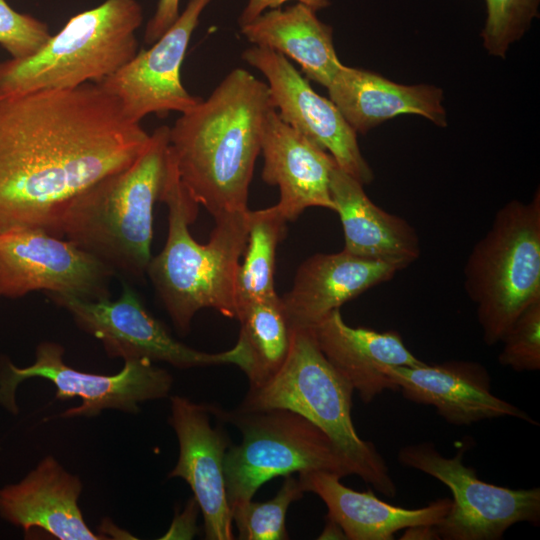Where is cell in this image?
<instances>
[{"label":"cell","mask_w":540,"mask_h":540,"mask_svg":"<svg viewBox=\"0 0 540 540\" xmlns=\"http://www.w3.org/2000/svg\"><path fill=\"white\" fill-rule=\"evenodd\" d=\"M149 138L95 83L0 98V233L60 237L68 203L132 164Z\"/></svg>","instance_id":"obj_1"},{"label":"cell","mask_w":540,"mask_h":540,"mask_svg":"<svg viewBox=\"0 0 540 540\" xmlns=\"http://www.w3.org/2000/svg\"><path fill=\"white\" fill-rule=\"evenodd\" d=\"M273 109L267 83L235 68L170 127L180 180L214 219L248 210L262 131Z\"/></svg>","instance_id":"obj_2"},{"label":"cell","mask_w":540,"mask_h":540,"mask_svg":"<svg viewBox=\"0 0 540 540\" xmlns=\"http://www.w3.org/2000/svg\"><path fill=\"white\" fill-rule=\"evenodd\" d=\"M160 201L168 208V234L146 274L175 328L187 333L204 308L236 318V275L247 242L248 210L215 219L208 243L197 242L188 227L199 205L182 184L170 147Z\"/></svg>","instance_id":"obj_3"},{"label":"cell","mask_w":540,"mask_h":540,"mask_svg":"<svg viewBox=\"0 0 540 540\" xmlns=\"http://www.w3.org/2000/svg\"><path fill=\"white\" fill-rule=\"evenodd\" d=\"M169 130L155 129L132 164L78 194L60 217L59 236L115 275L141 279L152 258L153 210L167 171Z\"/></svg>","instance_id":"obj_4"},{"label":"cell","mask_w":540,"mask_h":540,"mask_svg":"<svg viewBox=\"0 0 540 540\" xmlns=\"http://www.w3.org/2000/svg\"><path fill=\"white\" fill-rule=\"evenodd\" d=\"M351 384L319 349L311 328L292 329L286 360L261 387L249 390L240 410L286 409L320 428L344 458L351 474L394 497L397 487L373 443L358 435L352 421Z\"/></svg>","instance_id":"obj_5"},{"label":"cell","mask_w":540,"mask_h":540,"mask_svg":"<svg viewBox=\"0 0 540 540\" xmlns=\"http://www.w3.org/2000/svg\"><path fill=\"white\" fill-rule=\"evenodd\" d=\"M137 0H105L78 13L35 54L0 62V98L100 83L137 53Z\"/></svg>","instance_id":"obj_6"},{"label":"cell","mask_w":540,"mask_h":540,"mask_svg":"<svg viewBox=\"0 0 540 540\" xmlns=\"http://www.w3.org/2000/svg\"><path fill=\"white\" fill-rule=\"evenodd\" d=\"M486 345L499 343L518 316L540 300V192L512 200L494 216L464 267Z\"/></svg>","instance_id":"obj_7"},{"label":"cell","mask_w":540,"mask_h":540,"mask_svg":"<svg viewBox=\"0 0 540 540\" xmlns=\"http://www.w3.org/2000/svg\"><path fill=\"white\" fill-rule=\"evenodd\" d=\"M227 417L242 433L241 443L229 447L224 457L230 509L252 500L261 485L277 476L313 471L351 475L331 439L293 411L238 409Z\"/></svg>","instance_id":"obj_8"},{"label":"cell","mask_w":540,"mask_h":540,"mask_svg":"<svg viewBox=\"0 0 540 540\" xmlns=\"http://www.w3.org/2000/svg\"><path fill=\"white\" fill-rule=\"evenodd\" d=\"M64 352L61 344L43 341L37 345L34 362L29 366L18 367L7 358L0 360V405L16 415L19 385L31 378H43L55 386L58 400H81L79 406L64 411L60 417H95L108 409L137 413L141 403L167 397L173 384L168 371L147 359L126 360L118 373L103 375L67 365Z\"/></svg>","instance_id":"obj_9"},{"label":"cell","mask_w":540,"mask_h":540,"mask_svg":"<svg viewBox=\"0 0 540 540\" xmlns=\"http://www.w3.org/2000/svg\"><path fill=\"white\" fill-rule=\"evenodd\" d=\"M462 443L453 457L440 454L432 442L402 447L397 454L405 467L428 474L452 492L451 508L436 525L444 540H499L514 524L540 523V488L511 489L484 482L463 462Z\"/></svg>","instance_id":"obj_10"},{"label":"cell","mask_w":540,"mask_h":540,"mask_svg":"<svg viewBox=\"0 0 540 540\" xmlns=\"http://www.w3.org/2000/svg\"><path fill=\"white\" fill-rule=\"evenodd\" d=\"M47 295L71 315L78 328L98 339L110 358L147 359L178 369L220 364H234L244 372L247 369L246 349L239 339L233 348L218 353L199 351L179 342L126 282L116 300Z\"/></svg>","instance_id":"obj_11"},{"label":"cell","mask_w":540,"mask_h":540,"mask_svg":"<svg viewBox=\"0 0 540 540\" xmlns=\"http://www.w3.org/2000/svg\"><path fill=\"white\" fill-rule=\"evenodd\" d=\"M114 272L68 239L40 229L0 233V298L34 291L87 300L110 298Z\"/></svg>","instance_id":"obj_12"},{"label":"cell","mask_w":540,"mask_h":540,"mask_svg":"<svg viewBox=\"0 0 540 540\" xmlns=\"http://www.w3.org/2000/svg\"><path fill=\"white\" fill-rule=\"evenodd\" d=\"M242 58L265 76L274 109L286 124L327 151L340 169L362 185L372 182L373 171L361 154L357 133L335 104L316 93L289 59L254 45L243 51Z\"/></svg>","instance_id":"obj_13"},{"label":"cell","mask_w":540,"mask_h":540,"mask_svg":"<svg viewBox=\"0 0 540 540\" xmlns=\"http://www.w3.org/2000/svg\"><path fill=\"white\" fill-rule=\"evenodd\" d=\"M212 0H189L173 25L147 50H141L109 77L97 83L119 103L132 122L148 114L183 113L202 98L181 81V66L199 17Z\"/></svg>","instance_id":"obj_14"},{"label":"cell","mask_w":540,"mask_h":540,"mask_svg":"<svg viewBox=\"0 0 540 540\" xmlns=\"http://www.w3.org/2000/svg\"><path fill=\"white\" fill-rule=\"evenodd\" d=\"M209 408L182 396L171 398L169 423L174 429L179 456L169 478H182L193 491L202 512L206 539H234L227 498L224 457L229 442L210 423Z\"/></svg>","instance_id":"obj_15"},{"label":"cell","mask_w":540,"mask_h":540,"mask_svg":"<svg viewBox=\"0 0 540 540\" xmlns=\"http://www.w3.org/2000/svg\"><path fill=\"white\" fill-rule=\"evenodd\" d=\"M381 371L405 399L435 407L448 424L469 426L503 417L536 423L522 409L492 393L490 374L478 362L450 360L414 367L384 365Z\"/></svg>","instance_id":"obj_16"},{"label":"cell","mask_w":540,"mask_h":540,"mask_svg":"<svg viewBox=\"0 0 540 540\" xmlns=\"http://www.w3.org/2000/svg\"><path fill=\"white\" fill-rule=\"evenodd\" d=\"M403 266L364 259L344 250L317 253L301 263L281 299L291 329L313 328L332 311L391 280Z\"/></svg>","instance_id":"obj_17"},{"label":"cell","mask_w":540,"mask_h":540,"mask_svg":"<svg viewBox=\"0 0 540 540\" xmlns=\"http://www.w3.org/2000/svg\"><path fill=\"white\" fill-rule=\"evenodd\" d=\"M264 166L261 177L277 186L276 204L287 221L296 220L309 207L334 211L330 178L337 165L333 157L286 124L273 109L261 137Z\"/></svg>","instance_id":"obj_18"},{"label":"cell","mask_w":540,"mask_h":540,"mask_svg":"<svg viewBox=\"0 0 540 540\" xmlns=\"http://www.w3.org/2000/svg\"><path fill=\"white\" fill-rule=\"evenodd\" d=\"M81 479L49 455L16 483L0 488V517L27 534L40 529L60 540H98L86 524Z\"/></svg>","instance_id":"obj_19"},{"label":"cell","mask_w":540,"mask_h":540,"mask_svg":"<svg viewBox=\"0 0 540 540\" xmlns=\"http://www.w3.org/2000/svg\"><path fill=\"white\" fill-rule=\"evenodd\" d=\"M311 329L323 355L364 403L372 402L385 390L398 391L381 371L382 366L414 367L425 363L406 347L398 332L349 326L339 309Z\"/></svg>","instance_id":"obj_20"},{"label":"cell","mask_w":540,"mask_h":540,"mask_svg":"<svg viewBox=\"0 0 540 540\" xmlns=\"http://www.w3.org/2000/svg\"><path fill=\"white\" fill-rule=\"evenodd\" d=\"M330 100L356 133L365 134L401 114L421 115L447 126L443 91L430 84L403 85L381 75L342 65L326 87Z\"/></svg>","instance_id":"obj_21"},{"label":"cell","mask_w":540,"mask_h":540,"mask_svg":"<svg viewBox=\"0 0 540 540\" xmlns=\"http://www.w3.org/2000/svg\"><path fill=\"white\" fill-rule=\"evenodd\" d=\"M330 192L343 228L344 251L404 268L419 258L420 241L415 228L374 204L363 185L337 165L331 173Z\"/></svg>","instance_id":"obj_22"},{"label":"cell","mask_w":540,"mask_h":540,"mask_svg":"<svg viewBox=\"0 0 540 540\" xmlns=\"http://www.w3.org/2000/svg\"><path fill=\"white\" fill-rule=\"evenodd\" d=\"M304 492L316 494L327 507V519L336 522L349 540H392L400 530L415 525H437L451 508L449 498L416 509L394 506L370 490L355 491L336 474L313 471L299 474Z\"/></svg>","instance_id":"obj_23"},{"label":"cell","mask_w":540,"mask_h":540,"mask_svg":"<svg viewBox=\"0 0 540 540\" xmlns=\"http://www.w3.org/2000/svg\"><path fill=\"white\" fill-rule=\"evenodd\" d=\"M240 27L254 46L272 49L295 61L307 78L324 87L343 65L334 48L332 27L300 2L265 11Z\"/></svg>","instance_id":"obj_24"},{"label":"cell","mask_w":540,"mask_h":540,"mask_svg":"<svg viewBox=\"0 0 540 540\" xmlns=\"http://www.w3.org/2000/svg\"><path fill=\"white\" fill-rule=\"evenodd\" d=\"M236 319L241 326L238 339L248 356L245 374L249 390L257 389L273 377L286 360L292 329L277 294L240 305Z\"/></svg>","instance_id":"obj_25"},{"label":"cell","mask_w":540,"mask_h":540,"mask_svg":"<svg viewBox=\"0 0 540 540\" xmlns=\"http://www.w3.org/2000/svg\"><path fill=\"white\" fill-rule=\"evenodd\" d=\"M287 222L277 205L247 211V242L236 275L238 307L277 294L275 257L279 243L285 238Z\"/></svg>","instance_id":"obj_26"},{"label":"cell","mask_w":540,"mask_h":540,"mask_svg":"<svg viewBox=\"0 0 540 540\" xmlns=\"http://www.w3.org/2000/svg\"><path fill=\"white\" fill-rule=\"evenodd\" d=\"M299 479L291 475L285 480L277 494L266 502L252 500L231 507L233 522L242 540L288 539L286 514L292 502L303 497Z\"/></svg>","instance_id":"obj_27"},{"label":"cell","mask_w":540,"mask_h":540,"mask_svg":"<svg viewBox=\"0 0 540 540\" xmlns=\"http://www.w3.org/2000/svg\"><path fill=\"white\" fill-rule=\"evenodd\" d=\"M487 18L481 32L489 54L505 58L509 46L519 40L538 16L540 0H485Z\"/></svg>","instance_id":"obj_28"},{"label":"cell","mask_w":540,"mask_h":540,"mask_svg":"<svg viewBox=\"0 0 540 540\" xmlns=\"http://www.w3.org/2000/svg\"><path fill=\"white\" fill-rule=\"evenodd\" d=\"M502 366L523 371L540 369V300L528 306L502 337Z\"/></svg>","instance_id":"obj_29"},{"label":"cell","mask_w":540,"mask_h":540,"mask_svg":"<svg viewBox=\"0 0 540 540\" xmlns=\"http://www.w3.org/2000/svg\"><path fill=\"white\" fill-rule=\"evenodd\" d=\"M50 37L45 23L15 11L5 0H0V45L12 59H23L35 54Z\"/></svg>","instance_id":"obj_30"},{"label":"cell","mask_w":540,"mask_h":540,"mask_svg":"<svg viewBox=\"0 0 540 540\" xmlns=\"http://www.w3.org/2000/svg\"><path fill=\"white\" fill-rule=\"evenodd\" d=\"M179 3L180 0L158 1L155 13L145 28V43L153 44L173 25L180 15Z\"/></svg>","instance_id":"obj_31"},{"label":"cell","mask_w":540,"mask_h":540,"mask_svg":"<svg viewBox=\"0 0 540 540\" xmlns=\"http://www.w3.org/2000/svg\"><path fill=\"white\" fill-rule=\"evenodd\" d=\"M288 1H291V0H248L245 8L243 9V11L241 12L238 18V23L240 26L245 25L251 22L252 20H254L255 18H257L267 9L279 8L282 4ZM296 1L307 5L314 11L324 9L328 7L331 3L330 0H296Z\"/></svg>","instance_id":"obj_32"},{"label":"cell","mask_w":540,"mask_h":540,"mask_svg":"<svg viewBox=\"0 0 540 540\" xmlns=\"http://www.w3.org/2000/svg\"><path fill=\"white\" fill-rule=\"evenodd\" d=\"M200 510L193 497L182 514L178 515L162 539H191L197 533L196 517Z\"/></svg>","instance_id":"obj_33"},{"label":"cell","mask_w":540,"mask_h":540,"mask_svg":"<svg viewBox=\"0 0 540 540\" xmlns=\"http://www.w3.org/2000/svg\"><path fill=\"white\" fill-rule=\"evenodd\" d=\"M436 525H415L405 529L401 540H439Z\"/></svg>","instance_id":"obj_34"},{"label":"cell","mask_w":540,"mask_h":540,"mask_svg":"<svg viewBox=\"0 0 540 540\" xmlns=\"http://www.w3.org/2000/svg\"><path fill=\"white\" fill-rule=\"evenodd\" d=\"M318 539H347L342 528L334 521L327 519L326 525Z\"/></svg>","instance_id":"obj_35"}]
</instances>
